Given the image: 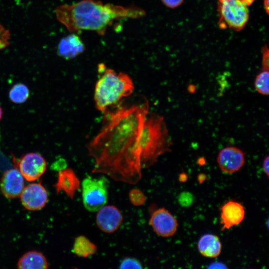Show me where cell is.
<instances>
[{"mask_svg":"<svg viewBox=\"0 0 269 269\" xmlns=\"http://www.w3.org/2000/svg\"><path fill=\"white\" fill-rule=\"evenodd\" d=\"M104 112L102 126L87 144L95 161L93 173L135 184L141 178L139 141L149 105L144 97L126 105H117Z\"/></svg>","mask_w":269,"mask_h":269,"instance_id":"obj_1","label":"cell"},{"mask_svg":"<svg viewBox=\"0 0 269 269\" xmlns=\"http://www.w3.org/2000/svg\"><path fill=\"white\" fill-rule=\"evenodd\" d=\"M57 20L70 32L90 30L104 35L116 20L138 18L145 11L135 6H123L104 3L98 0H81L72 4H64L55 9Z\"/></svg>","mask_w":269,"mask_h":269,"instance_id":"obj_2","label":"cell"},{"mask_svg":"<svg viewBox=\"0 0 269 269\" xmlns=\"http://www.w3.org/2000/svg\"><path fill=\"white\" fill-rule=\"evenodd\" d=\"M172 144L164 118L157 114L148 113L139 141L142 168L153 165L161 155L170 151Z\"/></svg>","mask_w":269,"mask_h":269,"instance_id":"obj_3","label":"cell"},{"mask_svg":"<svg viewBox=\"0 0 269 269\" xmlns=\"http://www.w3.org/2000/svg\"><path fill=\"white\" fill-rule=\"evenodd\" d=\"M98 70L99 78L95 85L94 100L96 109L104 112L130 96L134 86L131 78L125 73H117L103 64L99 65Z\"/></svg>","mask_w":269,"mask_h":269,"instance_id":"obj_4","label":"cell"},{"mask_svg":"<svg viewBox=\"0 0 269 269\" xmlns=\"http://www.w3.org/2000/svg\"><path fill=\"white\" fill-rule=\"evenodd\" d=\"M255 0H218L219 24L221 28L242 30L249 19L248 6Z\"/></svg>","mask_w":269,"mask_h":269,"instance_id":"obj_5","label":"cell"},{"mask_svg":"<svg viewBox=\"0 0 269 269\" xmlns=\"http://www.w3.org/2000/svg\"><path fill=\"white\" fill-rule=\"evenodd\" d=\"M109 180L105 177L93 178L88 177L82 182V201L85 209L96 212L107 203Z\"/></svg>","mask_w":269,"mask_h":269,"instance_id":"obj_6","label":"cell"},{"mask_svg":"<svg viewBox=\"0 0 269 269\" xmlns=\"http://www.w3.org/2000/svg\"><path fill=\"white\" fill-rule=\"evenodd\" d=\"M149 224L153 231L162 237L173 236L178 226L176 218L164 208H158L152 212Z\"/></svg>","mask_w":269,"mask_h":269,"instance_id":"obj_7","label":"cell"},{"mask_svg":"<svg viewBox=\"0 0 269 269\" xmlns=\"http://www.w3.org/2000/svg\"><path fill=\"white\" fill-rule=\"evenodd\" d=\"M217 161L222 172L232 174L239 171L245 163V152L235 146H227L221 149Z\"/></svg>","mask_w":269,"mask_h":269,"instance_id":"obj_8","label":"cell"},{"mask_svg":"<svg viewBox=\"0 0 269 269\" xmlns=\"http://www.w3.org/2000/svg\"><path fill=\"white\" fill-rule=\"evenodd\" d=\"M18 170L28 181H34L39 178L46 170V162L37 153H29L19 161Z\"/></svg>","mask_w":269,"mask_h":269,"instance_id":"obj_9","label":"cell"},{"mask_svg":"<svg viewBox=\"0 0 269 269\" xmlns=\"http://www.w3.org/2000/svg\"><path fill=\"white\" fill-rule=\"evenodd\" d=\"M19 197L23 207L30 211L42 209L48 201L47 192L40 183L24 187Z\"/></svg>","mask_w":269,"mask_h":269,"instance_id":"obj_10","label":"cell"},{"mask_svg":"<svg viewBox=\"0 0 269 269\" xmlns=\"http://www.w3.org/2000/svg\"><path fill=\"white\" fill-rule=\"evenodd\" d=\"M123 221L121 212L114 205H104L97 211L96 222L99 229L104 233L115 232L120 227Z\"/></svg>","mask_w":269,"mask_h":269,"instance_id":"obj_11","label":"cell"},{"mask_svg":"<svg viewBox=\"0 0 269 269\" xmlns=\"http://www.w3.org/2000/svg\"><path fill=\"white\" fill-rule=\"evenodd\" d=\"M24 177L16 168L6 170L2 175L0 187L2 194L8 199L19 197L24 187Z\"/></svg>","mask_w":269,"mask_h":269,"instance_id":"obj_12","label":"cell"},{"mask_svg":"<svg viewBox=\"0 0 269 269\" xmlns=\"http://www.w3.org/2000/svg\"><path fill=\"white\" fill-rule=\"evenodd\" d=\"M245 215V208L241 203L234 201L225 203L221 208L222 230L229 229L240 224L243 221Z\"/></svg>","mask_w":269,"mask_h":269,"instance_id":"obj_13","label":"cell"},{"mask_svg":"<svg viewBox=\"0 0 269 269\" xmlns=\"http://www.w3.org/2000/svg\"><path fill=\"white\" fill-rule=\"evenodd\" d=\"M85 49L82 39L74 32L62 38L57 47L58 54L65 59H73Z\"/></svg>","mask_w":269,"mask_h":269,"instance_id":"obj_14","label":"cell"},{"mask_svg":"<svg viewBox=\"0 0 269 269\" xmlns=\"http://www.w3.org/2000/svg\"><path fill=\"white\" fill-rule=\"evenodd\" d=\"M54 187L57 193L63 191L72 199L76 192L80 188V182L72 169L65 168L59 171Z\"/></svg>","mask_w":269,"mask_h":269,"instance_id":"obj_15","label":"cell"},{"mask_svg":"<svg viewBox=\"0 0 269 269\" xmlns=\"http://www.w3.org/2000/svg\"><path fill=\"white\" fill-rule=\"evenodd\" d=\"M197 248L199 253L203 256L214 258L220 255L222 244L217 236L212 234H206L199 239Z\"/></svg>","mask_w":269,"mask_h":269,"instance_id":"obj_16","label":"cell"},{"mask_svg":"<svg viewBox=\"0 0 269 269\" xmlns=\"http://www.w3.org/2000/svg\"><path fill=\"white\" fill-rule=\"evenodd\" d=\"M17 268L20 269H46L48 263L40 252L32 251L24 254L18 260Z\"/></svg>","mask_w":269,"mask_h":269,"instance_id":"obj_17","label":"cell"},{"mask_svg":"<svg viewBox=\"0 0 269 269\" xmlns=\"http://www.w3.org/2000/svg\"><path fill=\"white\" fill-rule=\"evenodd\" d=\"M97 251V246L86 236L80 235L75 239L72 251L79 257L88 258L94 255Z\"/></svg>","mask_w":269,"mask_h":269,"instance_id":"obj_18","label":"cell"},{"mask_svg":"<svg viewBox=\"0 0 269 269\" xmlns=\"http://www.w3.org/2000/svg\"><path fill=\"white\" fill-rule=\"evenodd\" d=\"M29 95L28 87L23 84L14 85L9 92L10 100L14 103L21 104L25 102Z\"/></svg>","mask_w":269,"mask_h":269,"instance_id":"obj_19","label":"cell"},{"mask_svg":"<svg viewBox=\"0 0 269 269\" xmlns=\"http://www.w3.org/2000/svg\"><path fill=\"white\" fill-rule=\"evenodd\" d=\"M269 70H263L258 74L255 80L254 86L256 91L260 94L268 96L269 94Z\"/></svg>","mask_w":269,"mask_h":269,"instance_id":"obj_20","label":"cell"},{"mask_svg":"<svg viewBox=\"0 0 269 269\" xmlns=\"http://www.w3.org/2000/svg\"><path fill=\"white\" fill-rule=\"evenodd\" d=\"M129 197L131 203L135 206L143 205L146 201L144 194L140 189L134 188L129 193Z\"/></svg>","mask_w":269,"mask_h":269,"instance_id":"obj_21","label":"cell"},{"mask_svg":"<svg viewBox=\"0 0 269 269\" xmlns=\"http://www.w3.org/2000/svg\"><path fill=\"white\" fill-rule=\"evenodd\" d=\"M119 268L121 269H142L143 267L141 262L137 259L132 257H126L120 262Z\"/></svg>","mask_w":269,"mask_h":269,"instance_id":"obj_22","label":"cell"},{"mask_svg":"<svg viewBox=\"0 0 269 269\" xmlns=\"http://www.w3.org/2000/svg\"><path fill=\"white\" fill-rule=\"evenodd\" d=\"M9 31L0 24V50L7 47L10 43Z\"/></svg>","mask_w":269,"mask_h":269,"instance_id":"obj_23","label":"cell"},{"mask_svg":"<svg viewBox=\"0 0 269 269\" xmlns=\"http://www.w3.org/2000/svg\"><path fill=\"white\" fill-rule=\"evenodd\" d=\"M269 53L267 46L263 49L262 66L263 70H269Z\"/></svg>","mask_w":269,"mask_h":269,"instance_id":"obj_24","label":"cell"},{"mask_svg":"<svg viewBox=\"0 0 269 269\" xmlns=\"http://www.w3.org/2000/svg\"><path fill=\"white\" fill-rule=\"evenodd\" d=\"M163 4L169 8H175L180 5L184 0H161Z\"/></svg>","mask_w":269,"mask_h":269,"instance_id":"obj_25","label":"cell"},{"mask_svg":"<svg viewBox=\"0 0 269 269\" xmlns=\"http://www.w3.org/2000/svg\"><path fill=\"white\" fill-rule=\"evenodd\" d=\"M269 156L267 155L265 157L263 160V170L267 175V177H269Z\"/></svg>","mask_w":269,"mask_h":269,"instance_id":"obj_26","label":"cell"},{"mask_svg":"<svg viewBox=\"0 0 269 269\" xmlns=\"http://www.w3.org/2000/svg\"><path fill=\"white\" fill-rule=\"evenodd\" d=\"M187 90L189 93H194L196 91V87L193 84H190L188 86Z\"/></svg>","mask_w":269,"mask_h":269,"instance_id":"obj_27","label":"cell"},{"mask_svg":"<svg viewBox=\"0 0 269 269\" xmlns=\"http://www.w3.org/2000/svg\"><path fill=\"white\" fill-rule=\"evenodd\" d=\"M269 0H264V5L265 9L267 14L269 13Z\"/></svg>","mask_w":269,"mask_h":269,"instance_id":"obj_28","label":"cell"},{"mask_svg":"<svg viewBox=\"0 0 269 269\" xmlns=\"http://www.w3.org/2000/svg\"><path fill=\"white\" fill-rule=\"evenodd\" d=\"M198 163H199L200 165H203L204 164H205V160L204 159V158H200L199 160H198Z\"/></svg>","mask_w":269,"mask_h":269,"instance_id":"obj_29","label":"cell"},{"mask_svg":"<svg viewBox=\"0 0 269 269\" xmlns=\"http://www.w3.org/2000/svg\"><path fill=\"white\" fill-rule=\"evenodd\" d=\"M2 110H1V108L0 107V120L1 118V117H2Z\"/></svg>","mask_w":269,"mask_h":269,"instance_id":"obj_30","label":"cell"}]
</instances>
